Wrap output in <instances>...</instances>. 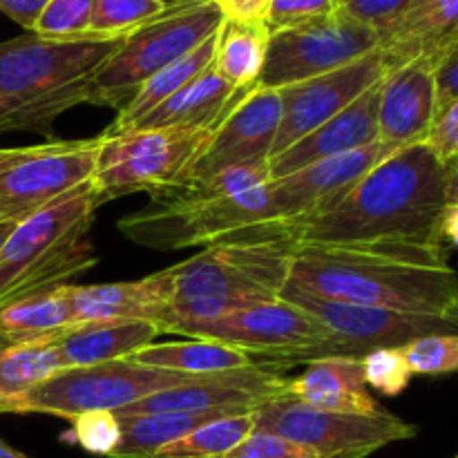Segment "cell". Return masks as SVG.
Here are the masks:
<instances>
[{
    "label": "cell",
    "mask_w": 458,
    "mask_h": 458,
    "mask_svg": "<svg viewBox=\"0 0 458 458\" xmlns=\"http://www.w3.org/2000/svg\"><path fill=\"white\" fill-rule=\"evenodd\" d=\"M255 432V410L208 420L152 458H222Z\"/></svg>",
    "instance_id": "1f68e13d"
},
{
    "label": "cell",
    "mask_w": 458,
    "mask_h": 458,
    "mask_svg": "<svg viewBox=\"0 0 458 458\" xmlns=\"http://www.w3.org/2000/svg\"><path fill=\"white\" fill-rule=\"evenodd\" d=\"M70 423L72 438L89 454L112 458L119 447L121 423L114 411H85V414L74 416Z\"/></svg>",
    "instance_id": "8d00e7d4"
},
{
    "label": "cell",
    "mask_w": 458,
    "mask_h": 458,
    "mask_svg": "<svg viewBox=\"0 0 458 458\" xmlns=\"http://www.w3.org/2000/svg\"><path fill=\"white\" fill-rule=\"evenodd\" d=\"M437 56L394 67L380 81L378 141L401 148L428 141L438 114Z\"/></svg>",
    "instance_id": "d6986e66"
},
{
    "label": "cell",
    "mask_w": 458,
    "mask_h": 458,
    "mask_svg": "<svg viewBox=\"0 0 458 458\" xmlns=\"http://www.w3.org/2000/svg\"><path fill=\"white\" fill-rule=\"evenodd\" d=\"M447 206H458V155L445 164Z\"/></svg>",
    "instance_id": "7dc6e473"
},
{
    "label": "cell",
    "mask_w": 458,
    "mask_h": 458,
    "mask_svg": "<svg viewBox=\"0 0 458 458\" xmlns=\"http://www.w3.org/2000/svg\"><path fill=\"white\" fill-rule=\"evenodd\" d=\"M268 38L271 31L264 21L226 18L217 31L213 70L235 89L255 88L267 61Z\"/></svg>",
    "instance_id": "83f0119b"
},
{
    "label": "cell",
    "mask_w": 458,
    "mask_h": 458,
    "mask_svg": "<svg viewBox=\"0 0 458 458\" xmlns=\"http://www.w3.org/2000/svg\"><path fill=\"white\" fill-rule=\"evenodd\" d=\"M255 432L289 438L322 458H365L392 443L410 441L419 428L387 410L376 414L325 411L289 394L255 410Z\"/></svg>",
    "instance_id": "8fae6325"
},
{
    "label": "cell",
    "mask_w": 458,
    "mask_h": 458,
    "mask_svg": "<svg viewBox=\"0 0 458 458\" xmlns=\"http://www.w3.org/2000/svg\"><path fill=\"white\" fill-rule=\"evenodd\" d=\"M103 134L49 141L38 155L0 173V222H22L92 182Z\"/></svg>",
    "instance_id": "4fadbf2b"
},
{
    "label": "cell",
    "mask_w": 458,
    "mask_h": 458,
    "mask_svg": "<svg viewBox=\"0 0 458 458\" xmlns=\"http://www.w3.org/2000/svg\"><path fill=\"white\" fill-rule=\"evenodd\" d=\"M217 31H215L210 38H206L199 47H195L192 52H188L186 56L170 63L168 67H164V70L157 72L155 76H150V79L139 88V92L134 94L132 101L125 107H121L114 123H112L110 130L106 132V137L130 132L132 125L137 123L139 119H143L148 112L159 107L161 103L168 101L173 94H177L183 85H188L192 79H197L201 72L208 70L215 61V52H217Z\"/></svg>",
    "instance_id": "4316f807"
},
{
    "label": "cell",
    "mask_w": 458,
    "mask_h": 458,
    "mask_svg": "<svg viewBox=\"0 0 458 458\" xmlns=\"http://www.w3.org/2000/svg\"><path fill=\"white\" fill-rule=\"evenodd\" d=\"M98 206L89 182L13 226L0 246V309L67 284L97 264L89 228Z\"/></svg>",
    "instance_id": "5b68a950"
},
{
    "label": "cell",
    "mask_w": 458,
    "mask_h": 458,
    "mask_svg": "<svg viewBox=\"0 0 458 458\" xmlns=\"http://www.w3.org/2000/svg\"><path fill=\"white\" fill-rule=\"evenodd\" d=\"M411 3L414 0H344L340 9L353 21L378 31L383 40V36L405 16Z\"/></svg>",
    "instance_id": "f35d334b"
},
{
    "label": "cell",
    "mask_w": 458,
    "mask_h": 458,
    "mask_svg": "<svg viewBox=\"0 0 458 458\" xmlns=\"http://www.w3.org/2000/svg\"><path fill=\"white\" fill-rule=\"evenodd\" d=\"M9 343H13V340L7 338V335H4V334H0V347H3V344H9Z\"/></svg>",
    "instance_id": "816d5d0a"
},
{
    "label": "cell",
    "mask_w": 458,
    "mask_h": 458,
    "mask_svg": "<svg viewBox=\"0 0 458 458\" xmlns=\"http://www.w3.org/2000/svg\"><path fill=\"white\" fill-rule=\"evenodd\" d=\"M63 369H67V365L54 338L3 344L0 347V414H7V407L16 398Z\"/></svg>",
    "instance_id": "f1b7e54d"
},
{
    "label": "cell",
    "mask_w": 458,
    "mask_h": 458,
    "mask_svg": "<svg viewBox=\"0 0 458 458\" xmlns=\"http://www.w3.org/2000/svg\"><path fill=\"white\" fill-rule=\"evenodd\" d=\"M119 416V414H116ZM224 411H183V414L119 416L121 441L112 458H152L164 447L182 441Z\"/></svg>",
    "instance_id": "f546056e"
},
{
    "label": "cell",
    "mask_w": 458,
    "mask_h": 458,
    "mask_svg": "<svg viewBox=\"0 0 458 458\" xmlns=\"http://www.w3.org/2000/svg\"><path fill=\"white\" fill-rule=\"evenodd\" d=\"M340 9V0H273L267 13L268 31L289 30L304 22L320 21Z\"/></svg>",
    "instance_id": "74e56055"
},
{
    "label": "cell",
    "mask_w": 458,
    "mask_h": 458,
    "mask_svg": "<svg viewBox=\"0 0 458 458\" xmlns=\"http://www.w3.org/2000/svg\"><path fill=\"white\" fill-rule=\"evenodd\" d=\"M344 3V0H340V4H343Z\"/></svg>",
    "instance_id": "f5cc1de1"
},
{
    "label": "cell",
    "mask_w": 458,
    "mask_h": 458,
    "mask_svg": "<svg viewBox=\"0 0 458 458\" xmlns=\"http://www.w3.org/2000/svg\"><path fill=\"white\" fill-rule=\"evenodd\" d=\"M128 360L137 362V365L157 367V369L197 376V378L231 374V371L255 365V358L249 352L199 338L182 340V343H152L139 349Z\"/></svg>",
    "instance_id": "484cf974"
},
{
    "label": "cell",
    "mask_w": 458,
    "mask_h": 458,
    "mask_svg": "<svg viewBox=\"0 0 458 458\" xmlns=\"http://www.w3.org/2000/svg\"><path fill=\"white\" fill-rule=\"evenodd\" d=\"M414 376H445L458 371V334H437L403 347Z\"/></svg>",
    "instance_id": "e575fe53"
},
{
    "label": "cell",
    "mask_w": 458,
    "mask_h": 458,
    "mask_svg": "<svg viewBox=\"0 0 458 458\" xmlns=\"http://www.w3.org/2000/svg\"><path fill=\"white\" fill-rule=\"evenodd\" d=\"M362 378L367 387L385 394V396H398L405 392L411 383V369L403 347H380L371 349L367 356L360 358Z\"/></svg>",
    "instance_id": "836d02e7"
},
{
    "label": "cell",
    "mask_w": 458,
    "mask_h": 458,
    "mask_svg": "<svg viewBox=\"0 0 458 458\" xmlns=\"http://www.w3.org/2000/svg\"><path fill=\"white\" fill-rule=\"evenodd\" d=\"M224 21V9L206 0L168 3L159 16L130 31L119 49L81 83L79 101L121 110L150 76L199 47Z\"/></svg>",
    "instance_id": "8992f818"
},
{
    "label": "cell",
    "mask_w": 458,
    "mask_h": 458,
    "mask_svg": "<svg viewBox=\"0 0 458 458\" xmlns=\"http://www.w3.org/2000/svg\"><path fill=\"white\" fill-rule=\"evenodd\" d=\"M380 47V34L343 9L320 21L273 31L259 88L280 89L340 70Z\"/></svg>",
    "instance_id": "7c38bea8"
},
{
    "label": "cell",
    "mask_w": 458,
    "mask_h": 458,
    "mask_svg": "<svg viewBox=\"0 0 458 458\" xmlns=\"http://www.w3.org/2000/svg\"><path fill=\"white\" fill-rule=\"evenodd\" d=\"M291 396L325 411L344 414H376L380 403L367 392L362 365L358 358H318L309 362L304 374L291 378Z\"/></svg>",
    "instance_id": "603a6c76"
},
{
    "label": "cell",
    "mask_w": 458,
    "mask_h": 458,
    "mask_svg": "<svg viewBox=\"0 0 458 458\" xmlns=\"http://www.w3.org/2000/svg\"><path fill=\"white\" fill-rule=\"evenodd\" d=\"M273 0H231L226 7V18H235V21H264L267 22V13L271 9Z\"/></svg>",
    "instance_id": "ee69618b"
},
{
    "label": "cell",
    "mask_w": 458,
    "mask_h": 458,
    "mask_svg": "<svg viewBox=\"0 0 458 458\" xmlns=\"http://www.w3.org/2000/svg\"><path fill=\"white\" fill-rule=\"evenodd\" d=\"M47 3L49 0H0V12L31 31Z\"/></svg>",
    "instance_id": "7bdbcfd3"
},
{
    "label": "cell",
    "mask_w": 458,
    "mask_h": 458,
    "mask_svg": "<svg viewBox=\"0 0 458 458\" xmlns=\"http://www.w3.org/2000/svg\"><path fill=\"white\" fill-rule=\"evenodd\" d=\"M179 335L231 344L249 352L250 356H264L271 362L318 360L334 356L360 360L356 349L335 338L311 313L280 298L240 309L206 325L191 327Z\"/></svg>",
    "instance_id": "30bf717a"
},
{
    "label": "cell",
    "mask_w": 458,
    "mask_h": 458,
    "mask_svg": "<svg viewBox=\"0 0 458 458\" xmlns=\"http://www.w3.org/2000/svg\"><path fill=\"white\" fill-rule=\"evenodd\" d=\"M246 92L249 89H235L228 85L210 65L197 79L183 85L177 94H173L168 101L139 119L132 130L215 128Z\"/></svg>",
    "instance_id": "cb8c5ba5"
},
{
    "label": "cell",
    "mask_w": 458,
    "mask_h": 458,
    "mask_svg": "<svg viewBox=\"0 0 458 458\" xmlns=\"http://www.w3.org/2000/svg\"><path fill=\"white\" fill-rule=\"evenodd\" d=\"M222 458H322L316 452L267 432H253L244 443Z\"/></svg>",
    "instance_id": "ab89813d"
},
{
    "label": "cell",
    "mask_w": 458,
    "mask_h": 458,
    "mask_svg": "<svg viewBox=\"0 0 458 458\" xmlns=\"http://www.w3.org/2000/svg\"><path fill=\"white\" fill-rule=\"evenodd\" d=\"M387 72L383 52L376 49L329 74L277 89L282 98V123L273 146V157L334 119L338 112L362 97L371 85L385 79Z\"/></svg>",
    "instance_id": "2e32d148"
},
{
    "label": "cell",
    "mask_w": 458,
    "mask_h": 458,
    "mask_svg": "<svg viewBox=\"0 0 458 458\" xmlns=\"http://www.w3.org/2000/svg\"><path fill=\"white\" fill-rule=\"evenodd\" d=\"M437 97L438 112L458 98V38L437 61Z\"/></svg>",
    "instance_id": "b9f144b4"
},
{
    "label": "cell",
    "mask_w": 458,
    "mask_h": 458,
    "mask_svg": "<svg viewBox=\"0 0 458 458\" xmlns=\"http://www.w3.org/2000/svg\"><path fill=\"white\" fill-rule=\"evenodd\" d=\"M94 0H49L31 34L45 38H79L88 36Z\"/></svg>",
    "instance_id": "d590c367"
},
{
    "label": "cell",
    "mask_w": 458,
    "mask_h": 458,
    "mask_svg": "<svg viewBox=\"0 0 458 458\" xmlns=\"http://www.w3.org/2000/svg\"><path fill=\"white\" fill-rule=\"evenodd\" d=\"M215 128L132 130L114 137L103 134L92 177L94 195L103 204L139 191L159 197L186 186L192 165L208 146Z\"/></svg>",
    "instance_id": "ba28073f"
},
{
    "label": "cell",
    "mask_w": 458,
    "mask_h": 458,
    "mask_svg": "<svg viewBox=\"0 0 458 458\" xmlns=\"http://www.w3.org/2000/svg\"><path fill=\"white\" fill-rule=\"evenodd\" d=\"M458 38V0H414L380 40L387 70L419 56H441Z\"/></svg>",
    "instance_id": "7402d4cb"
},
{
    "label": "cell",
    "mask_w": 458,
    "mask_h": 458,
    "mask_svg": "<svg viewBox=\"0 0 458 458\" xmlns=\"http://www.w3.org/2000/svg\"><path fill=\"white\" fill-rule=\"evenodd\" d=\"M425 143L437 152L443 164L458 155V98L438 112L432 132Z\"/></svg>",
    "instance_id": "60d3db41"
},
{
    "label": "cell",
    "mask_w": 458,
    "mask_h": 458,
    "mask_svg": "<svg viewBox=\"0 0 458 458\" xmlns=\"http://www.w3.org/2000/svg\"><path fill=\"white\" fill-rule=\"evenodd\" d=\"M383 81V79H380ZM380 81L371 85L362 97H358L352 106L322 123L307 137L300 139L284 152L271 159V179L286 177L300 168L329 159V157L344 155L358 148L371 146L378 141V101Z\"/></svg>",
    "instance_id": "44dd1931"
},
{
    "label": "cell",
    "mask_w": 458,
    "mask_h": 458,
    "mask_svg": "<svg viewBox=\"0 0 458 458\" xmlns=\"http://www.w3.org/2000/svg\"><path fill=\"white\" fill-rule=\"evenodd\" d=\"M394 152L396 148L376 141L344 155L316 161L286 177L271 179L268 182L273 204L271 224L302 222L327 213L338 206L369 170H374Z\"/></svg>",
    "instance_id": "e0dca14e"
},
{
    "label": "cell",
    "mask_w": 458,
    "mask_h": 458,
    "mask_svg": "<svg viewBox=\"0 0 458 458\" xmlns=\"http://www.w3.org/2000/svg\"><path fill=\"white\" fill-rule=\"evenodd\" d=\"M72 327V309L65 284L36 291L0 309V334L13 343L54 338Z\"/></svg>",
    "instance_id": "4dcf8cb0"
},
{
    "label": "cell",
    "mask_w": 458,
    "mask_h": 458,
    "mask_svg": "<svg viewBox=\"0 0 458 458\" xmlns=\"http://www.w3.org/2000/svg\"><path fill=\"white\" fill-rule=\"evenodd\" d=\"M159 334V327L146 320H106L70 327L54 335V343L70 369L123 360L155 343Z\"/></svg>",
    "instance_id": "d4e9b609"
},
{
    "label": "cell",
    "mask_w": 458,
    "mask_h": 458,
    "mask_svg": "<svg viewBox=\"0 0 458 458\" xmlns=\"http://www.w3.org/2000/svg\"><path fill=\"white\" fill-rule=\"evenodd\" d=\"M280 123V92L259 85L250 88L215 128L208 146L192 165L191 182H199L235 165L271 161Z\"/></svg>",
    "instance_id": "ac0fdd59"
},
{
    "label": "cell",
    "mask_w": 458,
    "mask_h": 458,
    "mask_svg": "<svg viewBox=\"0 0 458 458\" xmlns=\"http://www.w3.org/2000/svg\"><path fill=\"white\" fill-rule=\"evenodd\" d=\"M164 3H165V0H164Z\"/></svg>",
    "instance_id": "db71d44e"
},
{
    "label": "cell",
    "mask_w": 458,
    "mask_h": 458,
    "mask_svg": "<svg viewBox=\"0 0 458 458\" xmlns=\"http://www.w3.org/2000/svg\"><path fill=\"white\" fill-rule=\"evenodd\" d=\"M0 458H30V456H25L22 452L13 450L9 443H4L3 438H0Z\"/></svg>",
    "instance_id": "c3c4849f"
},
{
    "label": "cell",
    "mask_w": 458,
    "mask_h": 458,
    "mask_svg": "<svg viewBox=\"0 0 458 458\" xmlns=\"http://www.w3.org/2000/svg\"><path fill=\"white\" fill-rule=\"evenodd\" d=\"M168 3L164 0H94L89 36H125L150 18L159 16Z\"/></svg>",
    "instance_id": "d6a6232c"
},
{
    "label": "cell",
    "mask_w": 458,
    "mask_h": 458,
    "mask_svg": "<svg viewBox=\"0 0 458 458\" xmlns=\"http://www.w3.org/2000/svg\"><path fill=\"white\" fill-rule=\"evenodd\" d=\"M280 300L311 313L335 338L356 349L360 358L367 356L371 349L407 347L414 340L428 335L458 334V318L419 316V313H401L392 309L365 307V304L335 302V300L304 293L291 284L284 286Z\"/></svg>",
    "instance_id": "5bb4252c"
},
{
    "label": "cell",
    "mask_w": 458,
    "mask_h": 458,
    "mask_svg": "<svg viewBox=\"0 0 458 458\" xmlns=\"http://www.w3.org/2000/svg\"><path fill=\"white\" fill-rule=\"evenodd\" d=\"M47 146H49V141L38 143V146L0 148V173H3V170H7V168H12V165L21 164V161L30 159V157L38 155V152H43Z\"/></svg>",
    "instance_id": "f6af8a7d"
},
{
    "label": "cell",
    "mask_w": 458,
    "mask_h": 458,
    "mask_svg": "<svg viewBox=\"0 0 458 458\" xmlns=\"http://www.w3.org/2000/svg\"><path fill=\"white\" fill-rule=\"evenodd\" d=\"M289 284L335 302L458 318L445 246H295Z\"/></svg>",
    "instance_id": "7a4b0ae2"
},
{
    "label": "cell",
    "mask_w": 458,
    "mask_h": 458,
    "mask_svg": "<svg viewBox=\"0 0 458 458\" xmlns=\"http://www.w3.org/2000/svg\"><path fill=\"white\" fill-rule=\"evenodd\" d=\"M443 244H452L458 250V206H447L441 219Z\"/></svg>",
    "instance_id": "bcb514c9"
},
{
    "label": "cell",
    "mask_w": 458,
    "mask_h": 458,
    "mask_svg": "<svg viewBox=\"0 0 458 458\" xmlns=\"http://www.w3.org/2000/svg\"><path fill=\"white\" fill-rule=\"evenodd\" d=\"M125 36L45 38L30 31L0 43V132L47 130L58 114L81 106V83Z\"/></svg>",
    "instance_id": "277c9868"
},
{
    "label": "cell",
    "mask_w": 458,
    "mask_h": 458,
    "mask_svg": "<svg viewBox=\"0 0 458 458\" xmlns=\"http://www.w3.org/2000/svg\"><path fill=\"white\" fill-rule=\"evenodd\" d=\"M195 380L201 378L137 365L128 358L92 367H70L16 398L7 407V414H49L65 420L97 410L116 414L152 394Z\"/></svg>",
    "instance_id": "9c48e42d"
},
{
    "label": "cell",
    "mask_w": 458,
    "mask_h": 458,
    "mask_svg": "<svg viewBox=\"0 0 458 458\" xmlns=\"http://www.w3.org/2000/svg\"><path fill=\"white\" fill-rule=\"evenodd\" d=\"M295 246L284 240L222 242L173 267V300L161 334H182L240 309L280 298L289 284Z\"/></svg>",
    "instance_id": "3957f363"
},
{
    "label": "cell",
    "mask_w": 458,
    "mask_h": 458,
    "mask_svg": "<svg viewBox=\"0 0 458 458\" xmlns=\"http://www.w3.org/2000/svg\"><path fill=\"white\" fill-rule=\"evenodd\" d=\"M284 371L286 362H255L253 367H246V369L208 376V378L195 380V383L164 389V392L152 394L116 414H183V411L240 414V411H253L267 403L289 396L291 378H286Z\"/></svg>",
    "instance_id": "9a60e30c"
},
{
    "label": "cell",
    "mask_w": 458,
    "mask_h": 458,
    "mask_svg": "<svg viewBox=\"0 0 458 458\" xmlns=\"http://www.w3.org/2000/svg\"><path fill=\"white\" fill-rule=\"evenodd\" d=\"M13 226H16V222H0V246H3V242L7 240L9 233L13 231Z\"/></svg>",
    "instance_id": "681fc988"
},
{
    "label": "cell",
    "mask_w": 458,
    "mask_h": 458,
    "mask_svg": "<svg viewBox=\"0 0 458 458\" xmlns=\"http://www.w3.org/2000/svg\"><path fill=\"white\" fill-rule=\"evenodd\" d=\"M72 327L106 320H146L159 327L173 300V267L134 282L65 284Z\"/></svg>",
    "instance_id": "ffe728a7"
},
{
    "label": "cell",
    "mask_w": 458,
    "mask_h": 458,
    "mask_svg": "<svg viewBox=\"0 0 458 458\" xmlns=\"http://www.w3.org/2000/svg\"><path fill=\"white\" fill-rule=\"evenodd\" d=\"M456 458H458V456H456Z\"/></svg>",
    "instance_id": "11a10c76"
},
{
    "label": "cell",
    "mask_w": 458,
    "mask_h": 458,
    "mask_svg": "<svg viewBox=\"0 0 458 458\" xmlns=\"http://www.w3.org/2000/svg\"><path fill=\"white\" fill-rule=\"evenodd\" d=\"M445 164L428 143L380 161L327 213L302 222L262 224L259 240L293 246H445Z\"/></svg>",
    "instance_id": "6da1fadb"
},
{
    "label": "cell",
    "mask_w": 458,
    "mask_h": 458,
    "mask_svg": "<svg viewBox=\"0 0 458 458\" xmlns=\"http://www.w3.org/2000/svg\"><path fill=\"white\" fill-rule=\"evenodd\" d=\"M273 222L268 182L250 191L210 199L157 197L150 206L119 222L130 242L146 249L179 250L191 246H213L237 233Z\"/></svg>",
    "instance_id": "52a82bcc"
},
{
    "label": "cell",
    "mask_w": 458,
    "mask_h": 458,
    "mask_svg": "<svg viewBox=\"0 0 458 458\" xmlns=\"http://www.w3.org/2000/svg\"><path fill=\"white\" fill-rule=\"evenodd\" d=\"M206 3H213V4H217V7H222L224 12H226V7H228V3H231V0H206Z\"/></svg>",
    "instance_id": "f907efd6"
}]
</instances>
